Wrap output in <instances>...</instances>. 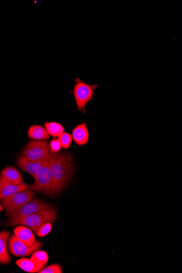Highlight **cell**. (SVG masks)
I'll use <instances>...</instances> for the list:
<instances>
[{
	"mask_svg": "<svg viewBox=\"0 0 182 273\" xmlns=\"http://www.w3.org/2000/svg\"><path fill=\"white\" fill-rule=\"evenodd\" d=\"M73 172L74 166L70 156L65 153L59 155L52 166L51 194L61 192L70 181Z\"/></svg>",
	"mask_w": 182,
	"mask_h": 273,
	"instance_id": "6da1fadb",
	"label": "cell"
},
{
	"mask_svg": "<svg viewBox=\"0 0 182 273\" xmlns=\"http://www.w3.org/2000/svg\"><path fill=\"white\" fill-rule=\"evenodd\" d=\"M57 210L51 208L36 213L26 217L22 218L12 223V226L21 225L31 228L36 232L37 229L46 222H54L57 219Z\"/></svg>",
	"mask_w": 182,
	"mask_h": 273,
	"instance_id": "7a4b0ae2",
	"label": "cell"
},
{
	"mask_svg": "<svg viewBox=\"0 0 182 273\" xmlns=\"http://www.w3.org/2000/svg\"><path fill=\"white\" fill-rule=\"evenodd\" d=\"M59 155L53 154L51 160L44 165L34 177L35 182L30 187L37 192L51 194L52 185V166Z\"/></svg>",
	"mask_w": 182,
	"mask_h": 273,
	"instance_id": "3957f363",
	"label": "cell"
},
{
	"mask_svg": "<svg viewBox=\"0 0 182 273\" xmlns=\"http://www.w3.org/2000/svg\"><path fill=\"white\" fill-rule=\"evenodd\" d=\"M52 208L51 206L45 202L38 199H35L28 202L12 215L9 216V219L5 221V225L12 226V223L22 218L26 217L36 213Z\"/></svg>",
	"mask_w": 182,
	"mask_h": 273,
	"instance_id": "277c9868",
	"label": "cell"
},
{
	"mask_svg": "<svg viewBox=\"0 0 182 273\" xmlns=\"http://www.w3.org/2000/svg\"><path fill=\"white\" fill-rule=\"evenodd\" d=\"M35 197V194L27 189L21 191L2 201V205L6 216H9L22 206L31 201Z\"/></svg>",
	"mask_w": 182,
	"mask_h": 273,
	"instance_id": "5b68a950",
	"label": "cell"
},
{
	"mask_svg": "<svg viewBox=\"0 0 182 273\" xmlns=\"http://www.w3.org/2000/svg\"><path fill=\"white\" fill-rule=\"evenodd\" d=\"M50 146L48 142L44 140H32L26 145L23 156L31 161L43 159L49 154Z\"/></svg>",
	"mask_w": 182,
	"mask_h": 273,
	"instance_id": "8992f818",
	"label": "cell"
},
{
	"mask_svg": "<svg viewBox=\"0 0 182 273\" xmlns=\"http://www.w3.org/2000/svg\"><path fill=\"white\" fill-rule=\"evenodd\" d=\"M8 248L9 252L12 255L21 257L32 255L42 247V243L40 241L36 242L34 244L29 246L23 242H21L13 234L8 240Z\"/></svg>",
	"mask_w": 182,
	"mask_h": 273,
	"instance_id": "52a82bcc",
	"label": "cell"
},
{
	"mask_svg": "<svg viewBox=\"0 0 182 273\" xmlns=\"http://www.w3.org/2000/svg\"><path fill=\"white\" fill-rule=\"evenodd\" d=\"M73 94L77 108L79 110L84 111L87 104L93 97V89L92 86L80 80L75 85Z\"/></svg>",
	"mask_w": 182,
	"mask_h": 273,
	"instance_id": "ba28073f",
	"label": "cell"
},
{
	"mask_svg": "<svg viewBox=\"0 0 182 273\" xmlns=\"http://www.w3.org/2000/svg\"><path fill=\"white\" fill-rule=\"evenodd\" d=\"M53 154L52 153H50L46 157L38 161L29 160L23 156H19L16 163L21 170L34 177L41 168L51 160Z\"/></svg>",
	"mask_w": 182,
	"mask_h": 273,
	"instance_id": "9c48e42d",
	"label": "cell"
},
{
	"mask_svg": "<svg viewBox=\"0 0 182 273\" xmlns=\"http://www.w3.org/2000/svg\"><path fill=\"white\" fill-rule=\"evenodd\" d=\"M14 234L21 242L29 246L36 242L34 234L31 229L23 225L16 227L14 230Z\"/></svg>",
	"mask_w": 182,
	"mask_h": 273,
	"instance_id": "30bf717a",
	"label": "cell"
},
{
	"mask_svg": "<svg viewBox=\"0 0 182 273\" xmlns=\"http://www.w3.org/2000/svg\"><path fill=\"white\" fill-rule=\"evenodd\" d=\"M4 187L1 192H0V201H3L4 199L9 197L14 194L21 191L29 189V185L25 183H21L19 184H12L9 183L3 179Z\"/></svg>",
	"mask_w": 182,
	"mask_h": 273,
	"instance_id": "8fae6325",
	"label": "cell"
},
{
	"mask_svg": "<svg viewBox=\"0 0 182 273\" xmlns=\"http://www.w3.org/2000/svg\"><path fill=\"white\" fill-rule=\"evenodd\" d=\"M0 176L10 184L16 185L23 183V179L21 174L17 169L13 166H8L3 168Z\"/></svg>",
	"mask_w": 182,
	"mask_h": 273,
	"instance_id": "7c38bea8",
	"label": "cell"
},
{
	"mask_svg": "<svg viewBox=\"0 0 182 273\" xmlns=\"http://www.w3.org/2000/svg\"><path fill=\"white\" fill-rule=\"evenodd\" d=\"M9 233L10 232L8 231L0 232V264H8L12 261L7 248Z\"/></svg>",
	"mask_w": 182,
	"mask_h": 273,
	"instance_id": "4fadbf2b",
	"label": "cell"
},
{
	"mask_svg": "<svg viewBox=\"0 0 182 273\" xmlns=\"http://www.w3.org/2000/svg\"><path fill=\"white\" fill-rule=\"evenodd\" d=\"M71 136L77 145L83 146L86 144L89 139V133L86 124L82 123L75 127Z\"/></svg>",
	"mask_w": 182,
	"mask_h": 273,
	"instance_id": "5bb4252c",
	"label": "cell"
},
{
	"mask_svg": "<svg viewBox=\"0 0 182 273\" xmlns=\"http://www.w3.org/2000/svg\"><path fill=\"white\" fill-rule=\"evenodd\" d=\"M29 138L36 140H46L50 138L45 127L40 125H32L27 132Z\"/></svg>",
	"mask_w": 182,
	"mask_h": 273,
	"instance_id": "9a60e30c",
	"label": "cell"
},
{
	"mask_svg": "<svg viewBox=\"0 0 182 273\" xmlns=\"http://www.w3.org/2000/svg\"><path fill=\"white\" fill-rule=\"evenodd\" d=\"M16 264L21 270L27 273H37L41 270L44 266L37 264L34 261L28 259H21L16 261Z\"/></svg>",
	"mask_w": 182,
	"mask_h": 273,
	"instance_id": "2e32d148",
	"label": "cell"
},
{
	"mask_svg": "<svg viewBox=\"0 0 182 273\" xmlns=\"http://www.w3.org/2000/svg\"><path fill=\"white\" fill-rule=\"evenodd\" d=\"M45 128L49 135L54 136V137H59L60 135L64 133V128L58 122H46L45 124Z\"/></svg>",
	"mask_w": 182,
	"mask_h": 273,
	"instance_id": "e0dca14e",
	"label": "cell"
},
{
	"mask_svg": "<svg viewBox=\"0 0 182 273\" xmlns=\"http://www.w3.org/2000/svg\"><path fill=\"white\" fill-rule=\"evenodd\" d=\"M38 264L45 266L49 260V256L45 251H36L30 259Z\"/></svg>",
	"mask_w": 182,
	"mask_h": 273,
	"instance_id": "ac0fdd59",
	"label": "cell"
},
{
	"mask_svg": "<svg viewBox=\"0 0 182 273\" xmlns=\"http://www.w3.org/2000/svg\"><path fill=\"white\" fill-rule=\"evenodd\" d=\"M72 136L68 133H63L61 135L59 136V141L62 148L64 149H68L70 147L71 142H72Z\"/></svg>",
	"mask_w": 182,
	"mask_h": 273,
	"instance_id": "d6986e66",
	"label": "cell"
},
{
	"mask_svg": "<svg viewBox=\"0 0 182 273\" xmlns=\"http://www.w3.org/2000/svg\"><path fill=\"white\" fill-rule=\"evenodd\" d=\"M53 228L51 222H46L38 228L36 232L38 237H45L51 232Z\"/></svg>",
	"mask_w": 182,
	"mask_h": 273,
	"instance_id": "ffe728a7",
	"label": "cell"
},
{
	"mask_svg": "<svg viewBox=\"0 0 182 273\" xmlns=\"http://www.w3.org/2000/svg\"><path fill=\"white\" fill-rule=\"evenodd\" d=\"M61 267L58 264H54L49 266L45 269L38 271V273H62Z\"/></svg>",
	"mask_w": 182,
	"mask_h": 273,
	"instance_id": "44dd1931",
	"label": "cell"
},
{
	"mask_svg": "<svg viewBox=\"0 0 182 273\" xmlns=\"http://www.w3.org/2000/svg\"><path fill=\"white\" fill-rule=\"evenodd\" d=\"M61 148V145L58 139L53 140L51 142V144H50V150L51 151L52 154H57V153L59 152Z\"/></svg>",
	"mask_w": 182,
	"mask_h": 273,
	"instance_id": "7402d4cb",
	"label": "cell"
},
{
	"mask_svg": "<svg viewBox=\"0 0 182 273\" xmlns=\"http://www.w3.org/2000/svg\"><path fill=\"white\" fill-rule=\"evenodd\" d=\"M4 187V183L3 178L0 176V192H1Z\"/></svg>",
	"mask_w": 182,
	"mask_h": 273,
	"instance_id": "603a6c76",
	"label": "cell"
},
{
	"mask_svg": "<svg viewBox=\"0 0 182 273\" xmlns=\"http://www.w3.org/2000/svg\"><path fill=\"white\" fill-rule=\"evenodd\" d=\"M3 210V206L0 205V212H1V211H2Z\"/></svg>",
	"mask_w": 182,
	"mask_h": 273,
	"instance_id": "cb8c5ba5",
	"label": "cell"
},
{
	"mask_svg": "<svg viewBox=\"0 0 182 273\" xmlns=\"http://www.w3.org/2000/svg\"><path fill=\"white\" fill-rule=\"evenodd\" d=\"M0 226H1V223H0Z\"/></svg>",
	"mask_w": 182,
	"mask_h": 273,
	"instance_id": "d4e9b609",
	"label": "cell"
}]
</instances>
